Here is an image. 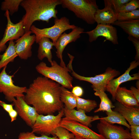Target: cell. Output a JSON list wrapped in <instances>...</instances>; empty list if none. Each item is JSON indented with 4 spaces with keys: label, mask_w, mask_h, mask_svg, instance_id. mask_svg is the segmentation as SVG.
I'll list each match as a JSON object with an SVG mask.
<instances>
[{
    "label": "cell",
    "mask_w": 139,
    "mask_h": 139,
    "mask_svg": "<svg viewBox=\"0 0 139 139\" xmlns=\"http://www.w3.org/2000/svg\"><path fill=\"white\" fill-rule=\"evenodd\" d=\"M130 0H111L112 4L116 14L118 12L119 9Z\"/></svg>",
    "instance_id": "d6a6232c"
},
{
    "label": "cell",
    "mask_w": 139,
    "mask_h": 139,
    "mask_svg": "<svg viewBox=\"0 0 139 139\" xmlns=\"http://www.w3.org/2000/svg\"><path fill=\"white\" fill-rule=\"evenodd\" d=\"M115 99L118 102L126 106L139 107V103L133 95L130 90L125 87L117 88L115 95Z\"/></svg>",
    "instance_id": "ffe728a7"
},
{
    "label": "cell",
    "mask_w": 139,
    "mask_h": 139,
    "mask_svg": "<svg viewBox=\"0 0 139 139\" xmlns=\"http://www.w3.org/2000/svg\"><path fill=\"white\" fill-rule=\"evenodd\" d=\"M0 106L8 113L14 109V105L12 103L11 104H8L1 100H0Z\"/></svg>",
    "instance_id": "8d00e7d4"
},
{
    "label": "cell",
    "mask_w": 139,
    "mask_h": 139,
    "mask_svg": "<svg viewBox=\"0 0 139 139\" xmlns=\"http://www.w3.org/2000/svg\"><path fill=\"white\" fill-rule=\"evenodd\" d=\"M72 30L68 33L64 32L62 34L57 40L55 46L56 49V56L60 60V65L64 67H66L63 58L64 49L68 44L76 41L80 37L81 34L84 32L83 28L77 26Z\"/></svg>",
    "instance_id": "4fadbf2b"
},
{
    "label": "cell",
    "mask_w": 139,
    "mask_h": 139,
    "mask_svg": "<svg viewBox=\"0 0 139 139\" xmlns=\"http://www.w3.org/2000/svg\"><path fill=\"white\" fill-rule=\"evenodd\" d=\"M61 4L60 0H23L20 5L25 13L21 20L25 32L30 30L36 21L48 23L51 18H57L56 7Z\"/></svg>",
    "instance_id": "7a4b0ae2"
},
{
    "label": "cell",
    "mask_w": 139,
    "mask_h": 139,
    "mask_svg": "<svg viewBox=\"0 0 139 139\" xmlns=\"http://www.w3.org/2000/svg\"><path fill=\"white\" fill-rule=\"evenodd\" d=\"M55 134L59 139H71L75 136L72 133L65 128L60 126H58L56 129Z\"/></svg>",
    "instance_id": "4dcf8cb0"
},
{
    "label": "cell",
    "mask_w": 139,
    "mask_h": 139,
    "mask_svg": "<svg viewBox=\"0 0 139 139\" xmlns=\"http://www.w3.org/2000/svg\"><path fill=\"white\" fill-rule=\"evenodd\" d=\"M105 7L98 9L94 15V19L98 24H113L117 21L116 14L113 9L111 0H104Z\"/></svg>",
    "instance_id": "ac0fdd59"
},
{
    "label": "cell",
    "mask_w": 139,
    "mask_h": 139,
    "mask_svg": "<svg viewBox=\"0 0 139 139\" xmlns=\"http://www.w3.org/2000/svg\"><path fill=\"white\" fill-rule=\"evenodd\" d=\"M2 51V49H1V48H0V52L1 51Z\"/></svg>",
    "instance_id": "b9f144b4"
},
{
    "label": "cell",
    "mask_w": 139,
    "mask_h": 139,
    "mask_svg": "<svg viewBox=\"0 0 139 139\" xmlns=\"http://www.w3.org/2000/svg\"><path fill=\"white\" fill-rule=\"evenodd\" d=\"M23 0H5L1 4V9L4 11L8 10L10 14L12 15L17 12Z\"/></svg>",
    "instance_id": "83f0119b"
},
{
    "label": "cell",
    "mask_w": 139,
    "mask_h": 139,
    "mask_svg": "<svg viewBox=\"0 0 139 139\" xmlns=\"http://www.w3.org/2000/svg\"><path fill=\"white\" fill-rule=\"evenodd\" d=\"M71 92L75 96L80 97L83 95V90L81 87L77 86L73 87Z\"/></svg>",
    "instance_id": "d590c367"
},
{
    "label": "cell",
    "mask_w": 139,
    "mask_h": 139,
    "mask_svg": "<svg viewBox=\"0 0 139 139\" xmlns=\"http://www.w3.org/2000/svg\"><path fill=\"white\" fill-rule=\"evenodd\" d=\"M75 98L77 102V110L81 109L85 112H89L94 109L97 106V103L95 100L85 99L76 96Z\"/></svg>",
    "instance_id": "4316f807"
},
{
    "label": "cell",
    "mask_w": 139,
    "mask_h": 139,
    "mask_svg": "<svg viewBox=\"0 0 139 139\" xmlns=\"http://www.w3.org/2000/svg\"><path fill=\"white\" fill-rule=\"evenodd\" d=\"M89 36V41L91 42L95 41L99 37L106 38L114 45L118 44V37L116 29L109 24H98L94 29L84 32Z\"/></svg>",
    "instance_id": "5bb4252c"
},
{
    "label": "cell",
    "mask_w": 139,
    "mask_h": 139,
    "mask_svg": "<svg viewBox=\"0 0 139 139\" xmlns=\"http://www.w3.org/2000/svg\"><path fill=\"white\" fill-rule=\"evenodd\" d=\"M139 65V61L135 60L132 61L130 63L129 67L123 74L117 78L112 80L108 83L106 87V90L111 95L113 99L115 100L117 90L121 84L128 81L139 80L138 73H135L132 76L129 74L130 71L137 67Z\"/></svg>",
    "instance_id": "2e32d148"
},
{
    "label": "cell",
    "mask_w": 139,
    "mask_h": 139,
    "mask_svg": "<svg viewBox=\"0 0 139 139\" xmlns=\"http://www.w3.org/2000/svg\"><path fill=\"white\" fill-rule=\"evenodd\" d=\"M58 126L64 128L71 132L75 136L85 139H105L100 134L95 132L88 127L74 121L62 118Z\"/></svg>",
    "instance_id": "9c48e42d"
},
{
    "label": "cell",
    "mask_w": 139,
    "mask_h": 139,
    "mask_svg": "<svg viewBox=\"0 0 139 139\" xmlns=\"http://www.w3.org/2000/svg\"><path fill=\"white\" fill-rule=\"evenodd\" d=\"M115 107L114 111L120 114L130 125H139V107L126 106L118 102Z\"/></svg>",
    "instance_id": "d6986e66"
},
{
    "label": "cell",
    "mask_w": 139,
    "mask_h": 139,
    "mask_svg": "<svg viewBox=\"0 0 139 139\" xmlns=\"http://www.w3.org/2000/svg\"><path fill=\"white\" fill-rule=\"evenodd\" d=\"M0 92H1V91H0Z\"/></svg>",
    "instance_id": "ee69618b"
},
{
    "label": "cell",
    "mask_w": 139,
    "mask_h": 139,
    "mask_svg": "<svg viewBox=\"0 0 139 139\" xmlns=\"http://www.w3.org/2000/svg\"><path fill=\"white\" fill-rule=\"evenodd\" d=\"M132 139V138H128V139Z\"/></svg>",
    "instance_id": "7bdbcfd3"
},
{
    "label": "cell",
    "mask_w": 139,
    "mask_h": 139,
    "mask_svg": "<svg viewBox=\"0 0 139 139\" xmlns=\"http://www.w3.org/2000/svg\"><path fill=\"white\" fill-rule=\"evenodd\" d=\"M35 68L39 73L62 86L69 89L73 88V78L69 73L71 71L67 67H64L59 65L55 60H53L50 67L42 62L36 65Z\"/></svg>",
    "instance_id": "3957f363"
},
{
    "label": "cell",
    "mask_w": 139,
    "mask_h": 139,
    "mask_svg": "<svg viewBox=\"0 0 139 139\" xmlns=\"http://www.w3.org/2000/svg\"><path fill=\"white\" fill-rule=\"evenodd\" d=\"M130 90L135 99L139 103V89L134 87L131 86Z\"/></svg>",
    "instance_id": "74e56055"
},
{
    "label": "cell",
    "mask_w": 139,
    "mask_h": 139,
    "mask_svg": "<svg viewBox=\"0 0 139 139\" xmlns=\"http://www.w3.org/2000/svg\"><path fill=\"white\" fill-rule=\"evenodd\" d=\"M39 45L37 57L40 60L46 58L51 64H52L53 57L51 49L55 44L51 41L49 38L44 37L41 38L38 43Z\"/></svg>",
    "instance_id": "44dd1931"
},
{
    "label": "cell",
    "mask_w": 139,
    "mask_h": 139,
    "mask_svg": "<svg viewBox=\"0 0 139 139\" xmlns=\"http://www.w3.org/2000/svg\"><path fill=\"white\" fill-rule=\"evenodd\" d=\"M8 114L11 119V122L14 121L16 120L18 114L17 112L14 109Z\"/></svg>",
    "instance_id": "f35d334b"
},
{
    "label": "cell",
    "mask_w": 139,
    "mask_h": 139,
    "mask_svg": "<svg viewBox=\"0 0 139 139\" xmlns=\"http://www.w3.org/2000/svg\"><path fill=\"white\" fill-rule=\"evenodd\" d=\"M106 117L99 118V120L102 119L108 123L113 125L117 124L123 125L130 129V125L128 124L123 116L118 112L112 111L110 112H106Z\"/></svg>",
    "instance_id": "cb8c5ba5"
},
{
    "label": "cell",
    "mask_w": 139,
    "mask_h": 139,
    "mask_svg": "<svg viewBox=\"0 0 139 139\" xmlns=\"http://www.w3.org/2000/svg\"><path fill=\"white\" fill-rule=\"evenodd\" d=\"M63 110L65 116L63 119L79 122L88 127H91V123L92 122L99 120V118L97 115L88 116L86 115L85 112L81 109H69L65 106Z\"/></svg>",
    "instance_id": "e0dca14e"
},
{
    "label": "cell",
    "mask_w": 139,
    "mask_h": 139,
    "mask_svg": "<svg viewBox=\"0 0 139 139\" xmlns=\"http://www.w3.org/2000/svg\"><path fill=\"white\" fill-rule=\"evenodd\" d=\"M71 139H85L79 137L75 136L74 137L71 138Z\"/></svg>",
    "instance_id": "ab89813d"
},
{
    "label": "cell",
    "mask_w": 139,
    "mask_h": 139,
    "mask_svg": "<svg viewBox=\"0 0 139 139\" xmlns=\"http://www.w3.org/2000/svg\"><path fill=\"white\" fill-rule=\"evenodd\" d=\"M30 30L25 32L23 35L15 41V47L16 52L22 59L27 60L32 55V46L36 41L35 34Z\"/></svg>",
    "instance_id": "9a60e30c"
},
{
    "label": "cell",
    "mask_w": 139,
    "mask_h": 139,
    "mask_svg": "<svg viewBox=\"0 0 139 139\" xmlns=\"http://www.w3.org/2000/svg\"><path fill=\"white\" fill-rule=\"evenodd\" d=\"M61 86L47 77L38 76L27 88L24 98L39 114L53 115L64 108L60 99Z\"/></svg>",
    "instance_id": "6da1fadb"
},
{
    "label": "cell",
    "mask_w": 139,
    "mask_h": 139,
    "mask_svg": "<svg viewBox=\"0 0 139 139\" xmlns=\"http://www.w3.org/2000/svg\"><path fill=\"white\" fill-rule=\"evenodd\" d=\"M18 139H59L56 136L50 137L45 135H41L40 136H36L35 133L32 132H27L20 133Z\"/></svg>",
    "instance_id": "f546056e"
},
{
    "label": "cell",
    "mask_w": 139,
    "mask_h": 139,
    "mask_svg": "<svg viewBox=\"0 0 139 139\" xmlns=\"http://www.w3.org/2000/svg\"><path fill=\"white\" fill-rule=\"evenodd\" d=\"M60 99L69 109H74L77 106L75 95L66 88L61 86Z\"/></svg>",
    "instance_id": "484cf974"
},
{
    "label": "cell",
    "mask_w": 139,
    "mask_h": 139,
    "mask_svg": "<svg viewBox=\"0 0 139 139\" xmlns=\"http://www.w3.org/2000/svg\"><path fill=\"white\" fill-rule=\"evenodd\" d=\"M64 115L63 109L58 112L56 116L39 114L34 124L31 127L32 132L41 135L56 136V129L58 126L59 124Z\"/></svg>",
    "instance_id": "52a82bcc"
},
{
    "label": "cell",
    "mask_w": 139,
    "mask_h": 139,
    "mask_svg": "<svg viewBox=\"0 0 139 139\" xmlns=\"http://www.w3.org/2000/svg\"><path fill=\"white\" fill-rule=\"evenodd\" d=\"M117 20L125 21L133 19H139V10L129 12H118L116 14Z\"/></svg>",
    "instance_id": "f1b7e54d"
},
{
    "label": "cell",
    "mask_w": 139,
    "mask_h": 139,
    "mask_svg": "<svg viewBox=\"0 0 139 139\" xmlns=\"http://www.w3.org/2000/svg\"><path fill=\"white\" fill-rule=\"evenodd\" d=\"M73 60L70 59L66 67L71 71L72 76L80 81H84L91 83V86L95 91H102L105 92L108 83L115 77L119 75V71L110 67H108L103 73L96 75L94 77H86L80 75L73 70L72 66Z\"/></svg>",
    "instance_id": "8992f818"
},
{
    "label": "cell",
    "mask_w": 139,
    "mask_h": 139,
    "mask_svg": "<svg viewBox=\"0 0 139 139\" xmlns=\"http://www.w3.org/2000/svg\"><path fill=\"white\" fill-rule=\"evenodd\" d=\"M139 8V0H130L121 7L118 12H131L137 10Z\"/></svg>",
    "instance_id": "1f68e13d"
},
{
    "label": "cell",
    "mask_w": 139,
    "mask_h": 139,
    "mask_svg": "<svg viewBox=\"0 0 139 139\" xmlns=\"http://www.w3.org/2000/svg\"><path fill=\"white\" fill-rule=\"evenodd\" d=\"M62 7L74 13L78 18L87 23L95 22L94 15L99 9L95 0H60Z\"/></svg>",
    "instance_id": "277c9868"
},
{
    "label": "cell",
    "mask_w": 139,
    "mask_h": 139,
    "mask_svg": "<svg viewBox=\"0 0 139 139\" xmlns=\"http://www.w3.org/2000/svg\"><path fill=\"white\" fill-rule=\"evenodd\" d=\"M5 15L7 19V24L3 37L0 41V48L2 51L6 48L5 44L7 41L18 39L25 32L22 20L16 24L13 23L11 21L8 10L5 11Z\"/></svg>",
    "instance_id": "7c38bea8"
},
{
    "label": "cell",
    "mask_w": 139,
    "mask_h": 139,
    "mask_svg": "<svg viewBox=\"0 0 139 139\" xmlns=\"http://www.w3.org/2000/svg\"><path fill=\"white\" fill-rule=\"evenodd\" d=\"M15 45L14 40L10 41L8 46L5 52L2 55H0V70L7 66L9 63L13 62L15 58L18 56Z\"/></svg>",
    "instance_id": "603a6c76"
},
{
    "label": "cell",
    "mask_w": 139,
    "mask_h": 139,
    "mask_svg": "<svg viewBox=\"0 0 139 139\" xmlns=\"http://www.w3.org/2000/svg\"><path fill=\"white\" fill-rule=\"evenodd\" d=\"M113 24L120 27L129 36L139 39V19L117 20Z\"/></svg>",
    "instance_id": "7402d4cb"
},
{
    "label": "cell",
    "mask_w": 139,
    "mask_h": 139,
    "mask_svg": "<svg viewBox=\"0 0 139 139\" xmlns=\"http://www.w3.org/2000/svg\"><path fill=\"white\" fill-rule=\"evenodd\" d=\"M24 97H17L14 99L12 103L18 115L28 126L31 127L39 114L33 107L25 102Z\"/></svg>",
    "instance_id": "8fae6325"
},
{
    "label": "cell",
    "mask_w": 139,
    "mask_h": 139,
    "mask_svg": "<svg viewBox=\"0 0 139 139\" xmlns=\"http://www.w3.org/2000/svg\"><path fill=\"white\" fill-rule=\"evenodd\" d=\"M6 67H3L0 73V90L4 94L6 99L12 102L17 97H24L27 88L14 84L12 80L14 76L7 74L6 71Z\"/></svg>",
    "instance_id": "ba28073f"
},
{
    "label": "cell",
    "mask_w": 139,
    "mask_h": 139,
    "mask_svg": "<svg viewBox=\"0 0 139 139\" xmlns=\"http://www.w3.org/2000/svg\"><path fill=\"white\" fill-rule=\"evenodd\" d=\"M130 129L131 138L139 139V125H131Z\"/></svg>",
    "instance_id": "e575fe53"
},
{
    "label": "cell",
    "mask_w": 139,
    "mask_h": 139,
    "mask_svg": "<svg viewBox=\"0 0 139 139\" xmlns=\"http://www.w3.org/2000/svg\"><path fill=\"white\" fill-rule=\"evenodd\" d=\"M127 38L133 43L135 47L136 54L135 57V60H139V39L130 36H129Z\"/></svg>",
    "instance_id": "836d02e7"
},
{
    "label": "cell",
    "mask_w": 139,
    "mask_h": 139,
    "mask_svg": "<svg viewBox=\"0 0 139 139\" xmlns=\"http://www.w3.org/2000/svg\"><path fill=\"white\" fill-rule=\"evenodd\" d=\"M136 85L137 88V89H139V83L138 81H137L136 83Z\"/></svg>",
    "instance_id": "60d3db41"
},
{
    "label": "cell",
    "mask_w": 139,
    "mask_h": 139,
    "mask_svg": "<svg viewBox=\"0 0 139 139\" xmlns=\"http://www.w3.org/2000/svg\"><path fill=\"white\" fill-rule=\"evenodd\" d=\"M54 24L51 27L40 29L34 25L31 27L30 30L35 35V41L38 43L43 37L50 39L52 42L55 44L59 37L65 31L73 29L77 27L74 24H71L69 19L65 17L60 19H55Z\"/></svg>",
    "instance_id": "5b68a950"
},
{
    "label": "cell",
    "mask_w": 139,
    "mask_h": 139,
    "mask_svg": "<svg viewBox=\"0 0 139 139\" xmlns=\"http://www.w3.org/2000/svg\"><path fill=\"white\" fill-rule=\"evenodd\" d=\"M94 94L99 97L101 100L99 107L94 111V113L101 111L110 112L112 111V109L115 108V106L113 105L105 92L101 91H95Z\"/></svg>",
    "instance_id": "d4e9b609"
},
{
    "label": "cell",
    "mask_w": 139,
    "mask_h": 139,
    "mask_svg": "<svg viewBox=\"0 0 139 139\" xmlns=\"http://www.w3.org/2000/svg\"><path fill=\"white\" fill-rule=\"evenodd\" d=\"M97 125L99 133L105 139H126L131 138L128 128L110 124L102 119Z\"/></svg>",
    "instance_id": "30bf717a"
}]
</instances>
